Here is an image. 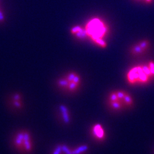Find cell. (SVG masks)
Returning <instances> with one entry per match:
<instances>
[{
	"label": "cell",
	"mask_w": 154,
	"mask_h": 154,
	"mask_svg": "<svg viewBox=\"0 0 154 154\" xmlns=\"http://www.w3.org/2000/svg\"><path fill=\"white\" fill-rule=\"evenodd\" d=\"M93 134L94 136L98 139H102L105 137V131L102 126L97 124L93 127Z\"/></svg>",
	"instance_id": "8992f818"
},
{
	"label": "cell",
	"mask_w": 154,
	"mask_h": 154,
	"mask_svg": "<svg viewBox=\"0 0 154 154\" xmlns=\"http://www.w3.org/2000/svg\"><path fill=\"white\" fill-rule=\"evenodd\" d=\"M14 146L23 152H30L33 149L31 135L26 131L18 132L13 140Z\"/></svg>",
	"instance_id": "277c9868"
},
{
	"label": "cell",
	"mask_w": 154,
	"mask_h": 154,
	"mask_svg": "<svg viewBox=\"0 0 154 154\" xmlns=\"http://www.w3.org/2000/svg\"><path fill=\"white\" fill-rule=\"evenodd\" d=\"M116 94H117V96H118V99H123L124 98L126 94L123 91H118L116 92Z\"/></svg>",
	"instance_id": "8fae6325"
},
{
	"label": "cell",
	"mask_w": 154,
	"mask_h": 154,
	"mask_svg": "<svg viewBox=\"0 0 154 154\" xmlns=\"http://www.w3.org/2000/svg\"><path fill=\"white\" fill-rule=\"evenodd\" d=\"M124 100V102L126 103V104L127 105H131L132 103V99L131 97L128 95V94H126L124 98L123 99Z\"/></svg>",
	"instance_id": "9c48e42d"
},
{
	"label": "cell",
	"mask_w": 154,
	"mask_h": 154,
	"mask_svg": "<svg viewBox=\"0 0 154 154\" xmlns=\"http://www.w3.org/2000/svg\"><path fill=\"white\" fill-rule=\"evenodd\" d=\"M13 104L17 108H21L22 107L21 97L20 94H17L13 97Z\"/></svg>",
	"instance_id": "52a82bcc"
},
{
	"label": "cell",
	"mask_w": 154,
	"mask_h": 154,
	"mask_svg": "<svg viewBox=\"0 0 154 154\" xmlns=\"http://www.w3.org/2000/svg\"><path fill=\"white\" fill-rule=\"evenodd\" d=\"M110 100L111 102H115V101H117L118 100H119L118 98L116 93H113L110 95Z\"/></svg>",
	"instance_id": "30bf717a"
},
{
	"label": "cell",
	"mask_w": 154,
	"mask_h": 154,
	"mask_svg": "<svg viewBox=\"0 0 154 154\" xmlns=\"http://www.w3.org/2000/svg\"><path fill=\"white\" fill-rule=\"evenodd\" d=\"M57 85L68 93H75L81 85V78L75 72H69L58 79Z\"/></svg>",
	"instance_id": "3957f363"
},
{
	"label": "cell",
	"mask_w": 154,
	"mask_h": 154,
	"mask_svg": "<svg viewBox=\"0 0 154 154\" xmlns=\"http://www.w3.org/2000/svg\"><path fill=\"white\" fill-rule=\"evenodd\" d=\"M139 1H141V2H143L144 3H147V4H149V3H151L154 0H138Z\"/></svg>",
	"instance_id": "7c38bea8"
},
{
	"label": "cell",
	"mask_w": 154,
	"mask_h": 154,
	"mask_svg": "<svg viewBox=\"0 0 154 154\" xmlns=\"http://www.w3.org/2000/svg\"><path fill=\"white\" fill-rule=\"evenodd\" d=\"M151 76H154V62L150 61L144 65L132 68L127 74V79L130 82H146Z\"/></svg>",
	"instance_id": "7a4b0ae2"
},
{
	"label": "cell",
	"mask_w": 154,
	"mask_h": 154,
	"mask_svg": "<svg viewBox=\"0 0 154 154\" xmlns=\"http://www.w3.org/2000/svg\"><path fill=\"white\" fill-rule=\"evenodd\" d=\"M84 29L86 37L94 44L102 48L107 47L105 38L108 33L109 29L104 21L99 18H94L86 23Z\"/></svg>",
	"instance_id": "6da1fadb"
},
{
	"label": "cell",
	"mask_w": 154,
	"mask_h": 154,
	"mask_svg": "<svg viewBox=\"0 0 154 154\" xmlns=\"http://www.w3.org/2000/svg\"><path fill=\"white\" fill-rule=\"evenodd\" d=\"M110 106L112 108H113L115 110H119L121 108V105L118 100L115 102H111Z\"/></svg>",
	"instance_id": "ba28073f"
},
{
	"label": "cell",
	"mask_w": 154,
	"mask_h": 154,
	"mask_svg": "<svg viewBox=\"0 0 154 154\" xmlns=\"http://www.w3.org/2000/svg\"><path fill=\"white\" fill-rule=\"evenodd\" d=\"M149 41L147 40L142 41L138 43V44L135 45L132 48L131 52L133 54L138 55L144 52L147 49L149 48Z\"/></svg>",
	"instance_id": "5b68a950"
}]
</instances>
